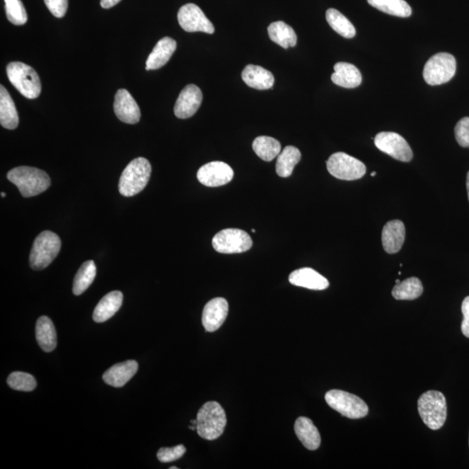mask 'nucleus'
Instances as JSON below:
<instances>
[{
	"instance_id": "nucleus-1",
	"label": "nucleus",
	"mask_w": 469,
	"mask_h": 469,
	"mask_svg": "<svg viewBox=\"0 0 469 469\" xmlns=\"http://www.w3.org/2000/svg\"><path fill=\"white\" fill-rule=\"evenodd\" d=\"M7 179L18 187L24 197L38 196L50 186V178L46 172L28 166L10 169L7 173Z\"/></svg>"
},
{
	"instance_id": "nucleus-2",
	"label": "nucleus",
	"mask_w": 469,
	"mask_h": 469,
	"mask_svg": "<svg viewBox=\"0 0 469 469\" xmlns=\"http://www.w3.org/2000/svg\"><path fill=\"white\" fill-rule=\"evenodd\" d=\"M197 432L200 438L213 441L223 435L226 427L225 410L216 402H208L198 410Z\"/></svg>"
},
{
	"instance_id": "nucleus-3",
	"label": "nucleus",
	"mask_w": 469,
	"mask_h": 469,
	"mask_svg": "<svg viewBox=\"0 0 469 469\" xmlns=\"http://www.w3.org/2000/svg\"><path fill=\"white\" fill-rule=\"evenodd\" d=\"M151 174L150 162L144 158L132 160L122 172L119 180V192L124 197L138 195L146 187Z\"/></svg>"
},
{
	"instance_id": "nucleus-4",
	"label": "nucleus",
	"mask_w": 469,
	"mask_h": 469,
	"mask_svg": "<svg viewBox=\"0 0 469 469\" xmlns=\"http://www.w3.org/2000/svg\"><path fill=\"white\" fill-rule=\"evenodd\" d=\"M418 411L421 420L432 430H438L447 419V402L442 392L429 391L418 400Z\"/></svg>"
},
{
	"instance_id": "nucleus-5",
	"label": "nucleus",
	"mask_w": 469,
	"mask_h": 469,
	"mask_svg": "<svg viewBox=\"0 0 469 469\" xmlns=\"http://www.w3.org/2000/svg\"><path fill=\"white\" fill-rule=\"evenodd\" d=\"M6 74L10 84L28 99L41 95V82L37 72L24 63L12 62L6 66Z\"/></svg>"
},
{
	"instance_id": "nucleus-6",
	"label": "nucleus",
	"mask_w": 469,
	"mask_h": 469,
	"mask_svg": "<svg viewBox=\"0 0 469 469\" xmlns=\"http://www.w3.org/2000/svg\"><path fill=\"white\" fill-rule=\"evenodd\" d=\"M61 240L57 234L46 230L39 234L32 245L30 265L35 270L47 268L59 255Z\"/></svg>"
},
{
	"instance_id": "nucleus-7",
	"label": "nucleus",
	"mask_w": 469,
	"mask_h": 469,
	"mask_svg": "<svg viewBox=\"0 0 469 469\" xmlns=\"http://www.w3.org/2000/svg\"><path fill=\"white\" fill-rule=\"evenodd\" d=\"M456 72V59L447 52L432 56L426 63L424 78L429 85H440L449 82Z\"/></svg>"
},
{
	"instance_id": "nucleus-8",
	"label": "nucleus",
	"mask_w": 469,
	"mask_h": 469,
	"mask_svg": "<svg viewBox=\"0 0 469 469\" xmlns=\"http://www.w3.org/2000/svg\"><path fill=\"white\" fill-rule=\"evenodd\" d=\"M326 400L328 406L349 419H360L369 413L365 402L351 393L333 389L326 393Z\"/></svg>"
},
{
	"instance_id": "nucleus-9",
	"label": "nucleus",
	"mask_w": 469,
	"mask_h": 469,
	"mask_svg": "<svg viewBox=\"0 0 469 469\" xmlns=\"http://www.w3.org/2000/svg\"><path fill=\"white\" fill-rule=\"evenodd\" d=\"M327 169L335 178L353 181L366 174V166L356 158L344 153L331 155L327 161Z\"/></svg>"
},
{
	"instance_id": "nucleus-10",
	"label": "nucleus",
	"mask_w": 469,
	"mask_h": 469,
	"mask_svg": "<svg viewBox=\"0 0 469 469\" xmlns=\"http://www.w3.org/2000/svg\"><path fill=\"white\" fill-rule=\"evenodd\" d=\"M253 244L250 234L239 229H226L212 239L213 248L222 254H237L251 250Z\"/></svg>"
},
{
	"instance_id": "nucleus-11",
	"label": "nucleus",
	"mask_w": 469,
	"mask_h": 469,
	"mask_svg": "<svg viewBox=\"0 0 469 469\" xmlns=\"http://www.w3.org/2000/svg\"><path fill=\"white\" fill-rule=\"evenodd\" d=\"M375 146L388 156L396 160L410 162L413 158V151L405 139L396 132H384L378 133L374 138Z\"/></svg>"
},
{
	"instance_id": "nucleus-12",
	"label": "nucleus",
	"mask_w": 469,
	"mask_h": 469,
	"mask_svg": "<svg viewBox=\"0 0 469 469\" xmlns=\"http://www.w3.org/2000/svg\"><path fill=\"white\" fill-rule=\"evenodd\" d=\"M178 20L183 30L187 32H205L213 34L215 32L214 25L205 16L200 6L190 3L183 6L178 10Z\"/></svg>"
},
{
	"instance_id": "nucleus-13",
	"label": "nucleus",
	"mask_w": 469,
	"mask_h": 469,
	"mask_svg": "<svg viewBox=\"0 0 469 469\" xmlns=\"http://www.w3.org/2000/svg\"><path fill=\"white\" fill-rule=\"evenodd\" d=\"M197 179L207 187H219L232 181L234 172L229 164L223 162H211L202 166L197 172Z\"/></svg>"
},
{
	"instance_id": "nucleus-14",
	"label": "nucleus",
	"mask_w": 469,
	"mask_h": 469,
	"mask_svg": "<svg viewBox=\"0 0 469 469\" xmlns=\"http://www.w3.org/2000/svg\"><path fill=\"white\" fill-rule=\"evenodd\" d=\"M203 101V93L200 88L195 85H189L183 89L179 94L174 107L176 118L186 119L192 117Z\"/></svg>"
},
{
	"instance_id": "nucleus-15",
	"label": "nucleus",
	"mask_w": 469,
	"mask_h": 469,
	"mask_svg": "<svg viewBox=\"0 0 469 469\" xmlns=\"http://www.w3.org/2000/svg\"><path fill=\"white\" fill-rule=\"evenodd\" d=\"M114 111L119 120L125 124L134 125L140 120L141 111L139 104L127 90L120 89L117 92L115 96Z\"/></svg>"
},
{
	"instance_id": "nucleus-16",
	"label": "nucleus",
	"mask_w": 469,
	"mask_h": 469,
	"mask_svg": "<svg viewBox=\"0 0 469 469\" xmlns=\"http://www.w3.org/2000/svg\"><path fill=\"white\" fill-rule=\"evenodd\" d=\"M229 312L228 302L225 298L212 299L204 306L202 323L208 332H215L225 323Z\"/></svg>"
},
{
	"instance_id": "nucleus-17",
	"label": "nucleus",
	"mask_w": 469,
	"mask_h": 469,
	"mask_svg": "<svg viewBox=\"0 0 469 469\" xmlns=\"http://www.w3.org/2000/svg\"><path fill=\"white\" fill-rule=\"evenodd\" d=\"M139 364L134 360L115 364L103 374L106 384L114 388H122L138 372Z\"/></svg>"
},
{
	"instance_id": "nucleus-18",
	"label": "nucleus",
	"mask_w": 469,
	"mask_h": 469,
	"mask_svg": "<svg viewBox=\"0 0 469 469\" xmlns=\"http://www.w3.org/2000/svg\"><path fill=\"white\" fill-rule=\"evenodd\" d=\"M405 226L400 220H392L386 223L382 233L385 251L388 254L398 253L405 241Z\"/></svg>"
},
{
	"instance_id": "nucleus-19",
	"label": "nucleus",
	"mask_w": 469,
	"mask_h": 469,
	"mask_svg": "<svg viewBox=\"0 0 469 469\" xmlns=\"http://www.w3.org/2000/svg\"><path fill=\"white\" fill-rule=\"evenodd\" d=\"M288 281L295 286L313 290H323L330 286V283L323 276L312 268H302L292 272Z\"/></svg>"
},
{
	"instance_id": "nucleus-20",
	"label": "nucleus",
	"mask_w": 469,
	"mask_h": 469,
	"mask_svg": "<svg viewBox=\"0 0 469 469\" xmlns=\"http://www.w3.org/2000/svg\"><path fill=\"white\" fill-rule=\"evenodd\" d=\"M176 49V42L174 39L169 37L161 38L148 57L146 69L147 71L160 69L171 59Z\"/></svg>"
},
{
	"instance_id": "nucleus-21",
	"label": "nucleus",
	"mask_w": 469,
	"mask_h": 469,
	"mask_svg": "<svg viewBox=\"0 0 469 469\" xmlns=\"http://www.w3.org/2000/svg\"><path fill=\"white\" fill-rule=\"evenodd\" d=\"M334 70L335 72L331 76V80L334 84L347 89L356 88L362 84V74L354 64L339 62L335 64Z\"/></svg>"
},
{
	"instance_id": "nucleus-22",
	"label": "nucleus",
	"mask_w": 469,
	"mask_h": 469,
	"mask_svg": "<svg viewBox=\"0 0 469 469\" xmlns=\"http://www.w3.org/2000/svg\"><path fill=\"white\" fill-rule=\"evenodd\" d=\"M241 78L251 88L257 90L272 89L275 78L268 70L261 66L248 64L241 72Z\"/></svg>"
},
{
	"instance_id": "nucleus-23",
	"label": "nucleus",
	"mask_w": 469,
	"mask_h": 469,
	"mask_svg": "<svg viewBox=\"0 0 469 469\" xmlns=\"http://www.w3.org/2000/svg\"><path fill=\"white\" fill-rule=\"evenodd\" d=\"M122 304V294L118 290L111 291L104 295L96 306L93 312V320L96 323H104L113 317Z\"/></svg>"
},
{
	"instance_id": "nucleus-24",
	"label": "nucleus",
	"mask_w": 469,
	"mask_h": 469,
	"mask_svg": "<svg viewBox=\"0 0 469 469\" xmlns=\"http://www.w3.org/2000/svg\"><path fill=\"white\" fill-rule=\"evenodd\" d=\"M295 432L306 449L316 450L321 445L318 429L312 420L307 417H299L295 422Z\"/></svg>"
},
{
	"instance_id": "nucleus-25",
	"label": "nucleus",
	"mask_w": 469,
	"mask_h": 469,
	"mask_svg": "<svg viewBox=\"0 0 469 469\" xmlns=\"http://www.w3.org/2000/svg\"><path fill=\"white\" fill-rule=\"evenodd\" d=\"M36 339L45 352H52L57 347V332L48 316L39 317L36 323Z\"/></svg>"
},
{
	"instance_id": "nucleus-26",
	"label": "nucleus",
	"mask_w": 469,
	"mask_h": 469,
	"mask_svg": "<svg viewBox=\"0 0 469 469\" xmlns=\"http://www.w3.org/2000/svg\"><path fill=\"white\" fill-rule=\"evenodd\" d=\"M19 115L12 97L3 85L0 86V124L4 128L14 130L19 125Z\"/></svg>"
},
{
	"instance_id": "nucleus-27",
	"label": "nucleus",
	"mask_w": 469,
	"mask_h": 469,
	"mask_svg": "<svg viewBox=\"0 0 469 469\" xmlns=\"http://www.w3.org/2000/svg\"><path fill=\"white\" fill-rule=\"evenodd\" d=\"M270 38L284 49L297 46L298 36L293 28L283 21L272 23L268 27Z\"/></svg>"
},
{
	"instance_id": "nucleus-28",
	"label": "nucleus",
	"mask_w": 469,
	"mask_h": 469,
	"mask_svg": "<svg viewBox=\"0 0 469 469\" xmlns=\"http://www.w3.org/2000/svg\"><path fill=\"white\" fill-rule=\"evenodd\" d=\"M302 155L297 147L286 146L277 157L276 171L281 178L291 176L295 166L300 162Z\"/></svg>"
},
{
	"instance_id": "nucleus-29",
	"label": "nucleus",
	"mask_w": 469,
	"mask_h": 469,
	"mask_svg": "<svg viewBox=\"0 0 469 469\" xmlns=\"http://www.w3.org/2000/svg\"><path fill=\"white\" fill-rule=\"evenodd\" d=\"M424 293V285L417 277H410L396 284L392 295L396 300H414Z\"/></svg>"
},
{
	"instance_id": "nucleus-30",
	"label": "nucleus",
	"mask_w": 469,
	"mask_h": 469,
	"mask_svg": "<svg viewBox=\"0 0 469 469\" xmlns=\"http://www.w3.org/2000/svg\"><path fill=\"white\" fill-rule=\"evenodd\" d=\"M255 153L263 161L270 162L279 157L281 147L279 140L272 136H261L254 140L252 144Z\"/></svg>"
},
{
	"instance_id": "nucleus-31",
	"label": "nucleus",
	"mask_w": 469,
	"mask_h": 469,
	"mask_svg": "<svg viewBox=\"0 0 469 469\" xmlns=\"http://www.w3.org/2000/svg\"><path fill=\"white\" fill-rule=\"evenodd\" d=\"M368 3L389 15L409 18L412 14V9L405 0H368Z\"/></svg>"
},
{
	"instance_id": "nucleus-32",
	"label": "nucleus",
	"mask_w": 469,
	"mask_h": 469,
	"mask_svg": "<svg viewBox=\"0 0 469 469\" xmlns=\"http://www.w3.org/2000/svg\"><path fill=\"white\" fill-rule=\"evenodd\" d=\"M326 20L330 27L342 37L352 38L355 37L356 31L355 27L339 10L330 8L326 12Z\"/></svg>"
},
{
	"instance_id": "nucleus-33",
	"label": "nucleus",
	"mask_w": 469,
	"mask_h": 469,
	"mask_svg": "<svg viewBox=\"0 0 469 469\" xmlns=\"http://www.w3.org/2000/svg\"><path fill=\"white\" fill-rule=\"evenodd\" d=\"M97 268L95 262L90 260L83 263L76 274L72 291L75 295H80L91 286L95 279Z\"/></svg>"
},
{
	"instance_id": "nucleus-34",
	"label": "nucleus",
	"mask_w": 469,
	"mask_h": 469,
	"mask_svg": "<svg viewBox=\"0 0 469 469\" xmlns=\"http://www.w3.org/2000/svg\"><path fill=\"white\" fill-rule=\"evenodd\" d=\"M7 384L14 391L30 392L37 387V381L34 375L17 371L7 378Z\"/></svg>"
},
{
	"instance_id": "nucleus-35",
	"label": "nucleus",
	"mask_w": 469,
	"mask_h": 469,
	"mask_svg": "<svg viewBox=\"0 0 469 469\" xmlns=\"http://www.w3.org/2000/svg\"><path fill=\"white\" fill-rule=\"evenodd\" d=\"M7 20L15 25L27 22V13L21 0H5Z\"/></svg>"
},
{
	"instance_id": "nucleus-36",
	"label": "nucleus",
	"mask_w": 469,
	"mask_h": 469,
	"mask_svg": "<svg viewBox=\"0 0 469 469\" xmlns=\"http://www.w3.org/2000/svg\"><path fill=\"white\" fill-rule=\"evenodd\" d=\"M186 452V447L178 445L174 447H162L157 454L158 459L161 463H168L183 457Z\"/></svg>"
},
{
	"instance_id": "nucleus-37",
	"label": "nucleus",
	"mask_w": 469,
	"mask_h": 469,
	"mask_svg": "<svg viewBox=\"0 0 469 469\" xmlns=\"http://www.w3.org/2000/svg\"><path fill=\"white\" fill-rule=\"evenodd\" d=\"M454 135L457 143L461 147L469 146V118H461L454 128Z\"/></svg>"
},
{
	"instance_id": "nucleus-38",
	"label": "nucleus",
	"mask_w": 469,
	"mask_h": 469,
	"mask_svg": "<svg viewBox=\"0 0 469 469\" xmlns=\"http://www.w3.org/2000/svg\"><path fill=\"white\" fill-rule=\"evenodd\" d=\"M47 8L56 18L66 15L68 8V0H44Z\"/></svg>"
},
{
	"instance_id": "nucleus-39",
	"label": "nucleus",
	"mask_w": 469,
	"mask_h": 469,
	"mask_svg": "<svg viewBox=\"0 0 469 469\" xmlns=\"http://www.w3.org/2000/svg\"><path fill=\"white\" fill-rule=\"evenodd\" d=\"M461 312L463 314L461 331H463L465 337L469 338V297L464 299L463 304H461Z\"/></svg>"
},
{
	"instance_id": "nucleus-40",
	"label": "nucleus",
	"mask_w": 469,
	"mask_h": 469,
	"mask_svg": "<svg viewBox=\"0 0 469 469\" xmlns=\"http://www.w3.org/2000/svg\"><path fill=\"white\" fill-rule=\"evenodd\" d=\"M120 1L121 0H101L100 5L104 9H109L118 5Z\"/></svg>"
},
{
	"instance_id": "nucleus-41",
	"label": "nucleus",
	"mask_w": 469,
	"mask_h": 469,
	"mask_svg": "<svg viewBox=\"0 0 469 469\" xmlns=\"http://www.w3.org/2000/svg\"><path fill=\"white\" fill-rule=\"evenodd\" d=\"M467 190H468V200H469V172H468V175H467Z\"/></svg>"
},
{
	"instance_id": "nucleus-42",
	"label": "nucleus",
	"mask_w": 469,
	"mask_h": 469,
	"mask_svg": "<svg viewBox=\"0 0 469 469\" xmlns=\"http://www.w3.org/2000/svg\"><path fill=\"white\" fill-rule=\"evenodd\" d=\"M1 197H6V194L5 192H1Z\"/></svg>"
},
{
	"instance_id": "nucleus-43",
	"label": "nucleus",
	"mask_w": 469,
	"mask_h": 469,
	"mask_svg": "<svg viewBox=\"0 0 469 469\" xmlns=\"http://www.w3.org/2000/svg\"><path fill=\"white\" fill-rule=\"evenodd\" d=\"M377 176V172L371 173V176Z\"/></svg>"
},
{
	"instance_id": "nucleus-44",
	"label": "nucleus",
	"mask_w": 469,
	"mask_h": 469,
	"mask_svg": "<svg viewBox=\"0 0 469 469\" xmlns=\"http://www.w3.org/2000/svg\"><path fill=\"white\" fill-rule=\"evenodd\" d=\"M169 469H178V467H171V468H169Z\"/></svg>"
},
{
	"instance_id": "nucleus-45",
	"label": "nucleus",
	"mask_w": 469,
	"mask_h": 469,
	"mask_svg": "<svg viewBox=\"0 0 469 469\" xmlns=\"http://www.w3.org/2000/svg\"><path fill=\"white\" fill-rule=\"evenodd\" d=\"M396 284H399V283H400V280H399V279L396 280Z\"/></svg>"
},
{
	"instance_id": "nucleus-46",
	"label": "nucleus",
	"mask_w": 469,
	"mask_h": 469,
	"mask_svg": "<svg viewBox=\"0 0 469 469\" xmlns=\"http://www.w3.org/2000/svg\"><path fill=\"white\" fill-rule=\"evenodd\" d=\"M251 232L254 233V232H255V230H254V229L251 230Z\"/></svg>"
}]
</instances>
